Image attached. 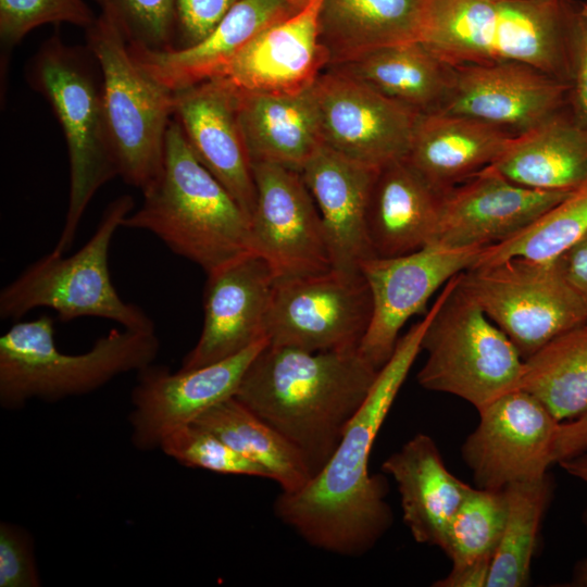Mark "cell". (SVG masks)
Here are the masks:
<instances>
[{
	"label": "cell",
	"mask_w": 587,
	"mask_h": 587,
	"mask_svg": "<svg viewBox=\"0 0 587 587\" xmlns=\"http://www.w3.org/2000/svg\"><path fill=\"white\" fill-rule=\"evenodd\" d=\"M441 304L437 298L423 320L398 339L370 394L322 470L295 492L282 491L275 515L304 541L344 555L369 552L392 524L387 483L370 473L372 449L415 359L423 336Z\"/></svg>",
	"instance_id": "6da1fadb"
},
{
	"label": "cell",
	"mask_w": 587,
	"mask_h": 587,
	"mask_svg": "<svg viewBox=\"0 0 587 587\" xmlns=\"http://www.w3.org/2000/svg\"><path fill=\"white\" fill-rule=\"evenodd\" d=\"M378 371L359 348L307 351L267 342L234 397L301 453L313 477L336 450Z\"/></svg>",
	"instance_id": "7a4b0ae2"
},
{
	"label": "cell",
	"mask_w": 587,
	"mask_h": 587,
	"mask_svg": "<svg viewBox=\"0 0 587 587\" xmlns=\"http://www.w3.org/2000/svg\"><path fill=\"white\" fill-rule=\"evenodd\" d=\"M575 0H426L420 41L451 65L520 62L569 83Z\"/></svg>",
	"instance_id": "3957f363"
},
{
	"label": "cell",
	"mask_w": 587,
	"mask_h": 587,
	"mask_svg": "<svg viewBox=\"0 0 587 587\" xmlns=\"http://www.w3.org/2000/svg\"><path fill=\"white\" fill-rule=\"evenodd\" d=\"M122 227L147 230L205 273L252 250L250 218L200 163L173 117L161 171Z\"/></svg>",
	"instance_id": "277c9868"
},
{
	"label": "cell",
	"mask_w": 587,
	"mask_h": 587,
	"mask_svg": "<svg viewBox=\"0 0 587 587\" xmlns=\"http://www.w3.org/2000/svg\"><path fill=\"white\" fill-rule=\"evenodd\" d=\"M160 342L154 332L112 329L79 354L62 353L54 342L53 320L41 315L16 321L0 338V403L23 407L91 392L114 377L152 364Z\"/></svg>",
	"instance_id": "5b68a950"
},
{
	"label": "cell",
	"mask_w": 587,
	"mask_h": 587,
	"mask_svg": "<svg viewBox=\"0 0 587 587\" xmlns=\"http://www.w3.org/2000/svg\"><path fill=\"white\" fill-rule=\"evenodd\" d=\"M29 83L51 105L65 137L70 159V199L61 235L52 250L72 246L96 192L118 175L102 86L83 52L57 35L42 43L29 66Z\"/></svg>",
	"instance_id": "8992f818"
},
{
	"label": "cell",
	"mask_w": 587,
	"mask_h": 587,
	"mask_svg": "<svg viewBox=\"0 0 587 587\" xmlns=\"http://www.w3.org/2000/svg\"><path fill=\"white\" fill-rule=\"evenodd\" d=\"M123 195L109 203L89 240L71 257L51 251L41 257L0 292V317L17 321L37 308H48L62 322L83 316L110 320L123 328L151 333L153 321L136 304L124 301L110 275L112 238L133 211Z\"/></svg>",
	"instance_id": "52a82bcc"
},
{
	"label": "cell",
	"mask_w": 587,
	"mask_h": 587,
	"mask_svg": "<svg viewBox=\"0 0 587 587\" xmlns=\"http://www.w3.org/2000/svg\"><path fill=\"white\" fill-rule=\"evenodd\" d=\"M461 274V273H460ZM459 275L422 339L427 358L419 384L471 403L477 411L519 389L524 359L505 335L460 286Z\"/></svg>",
	"instance_id": "ba28073f"
},
{
	"label": "cell",
	"mask_w": 587,
	"mask_h": 587,
	"mask_svg": "<svg viewBox=\"0 0 587 587\" xmlns=\"http://www.w3.org/2000/svg\"><path fill=\"white\" fill-rule=\"evenodd\" d=\"M86 30L87 47L101 71L102 98L118 176L145 191L159 175L174 92L133 59L115 24L100 14Z\"/></svg>",
	"instance_id": "9c48e42d"
},
{
	"label": "cell",
	"mask_w": 587,
	"mask_h": 587,
	"mask_svg": "<svg viewBox=\"0 0 587 587\" xmlns=\"http://www.w3.org/2000/svg\"><path fill=\"white\" fill-rule=\"evenodd\" d=\"M459 286L525 360L560 334L587 323V309L553 261L514 257L462 272Z\"/></svg>",
	"instance_id": "30bf717a"
},
{
	"label": "cell",
	"mask_w": 587,
	"mask_h": 587,
	"mask_svg": "<svg viewBox=\"0 0 587 587\" xmlns=\"http://www.w3.org/2000/svg\"><path fill=\"white\" fill-rule=\"evenodd\" d=\"M372 297L360 272L276 279L266 317L270 345L307 351L359 348L371 321Z\"/></svg>",
	"instance_id": "8fae6325"
},
{
	"label": "cell",
	"mask_w": 587,
	"mask_h": 587,
	"mask_svg": "<svg viewBox=\"0 0 587 587\" xmlns=\"http://www.w3.org/2000/svg\"><path fill=\"white\" fill-rule=\"evenodd\" d=\"M477 412L478 424L461 447L476 487L501 490L548 474L561 422L541 400L519 388Z\"/></svg>",
	"instance_id": "7c38bea8"
},
{
	"label": "cell",
	"mask_w": 587,
	"mask_h": 587,
	"mask_svg": "<svg viewBox=\"0 0 587 587\" xmlns=\"http://www.w3.org/2000/svg\"><path fill=\"white\" fill-rule=\"evenodd\" d=\"M312 92L324 146L375 168L407 157L419 114L335 66Z\"/></svg>",
	"instance_id": "4fadbf2b"
},
{
	"label": "cell",
	"mask_w": 587,
	"mask_h": 587,
	"mask_svg": "<svg viewBox=\"0 0 587 587\" xmlns=\"http://www.w3.org/2000/svg\"><path fill=\"white\" fill-rule=\"evenodd\" d=\"M485 248L434 242L407 254L363 261L360 271L371 291L372 316L360 353L380 370L392 355L404 324L426 309L441 286L474 266Z\"/></svg>",
	"instance_id": "5bb4252c"
},
{
	"label": "cell",
	"mask_w": 587,
	"mask_h": 587,
	"mask_svg": "<svg viewBox=\"0 0 587 587\" xmlns=\"http://www.w3.org/2000/svg\"><path fill=\"white\" fill-rule=\"evenodd\" d=\"M255 205L251 215L253 252L276 279L332 267L323 223L301 173L274 163H253Z\"/></svg>",
	"instance_id": "9a60e30c"
},
{
	"label": "cell",
	"mask_w": 587,
	"mask_h": 587,
	"mask_svg": "<svg viewBox=\"0 0 587 587\" xmlns=\"http://www.w3.org/2000/svg\"><path fill=\"white\" fill-rule=\"evenodd\" d=\"M267 342L262 340L236 355L192 370L172 373L150 364L139 371L129 415L134 445L158 448L168 434L234 397L249 364Z\"/></svg>",
	"instance_id": "2e32d148"
},
{
	"label": "cell",
	"mask_w": 587,
	"mask_h": 587,
	"mask_svg": "<svg viewBox=\"0 0 587 587\" xmlns=\"http://www.w3.org/2000/svg\"><path fill=\"white\" fill-rule=\"evenodd\" d=\"M203 324L182 369L192 370L240 353L266 338L276 277L258 253L248 252L207 273Z\"/></svg>",
	"instance_id": "e0dca14e"
},
{
	"label": "cell",
	"mask_w": 587,
	"mask_h": 587,
	"mask_svg": "<svg viewBox=\"0 0 587 587\" xmlns=\"http://www.w3.org/2000/svg\"><path fill=\"white\" fill-rule=\"evenodd\" d=\"M569 84L520 62L453 65L451 92L441 112L469 116L513 136L567 105Z\"/></svg>",
	"instance_id": "ac0fdd59"
},
{
	"label": "cell",
	"mask_w": 587,
	"mask_h": 587,
	"mask_svg": "<svg viewBox=\"0 0 587 587\" xmlns=\"http://www.w3.org/2000/svg\"><path fill=\"white\" fill-rule=\"evenodd\" d=\"M571 193L527 188L488 166L441 196L434 242L458 249L497 245Z\"/></svg>",
	"instance_id": "d6986e66"
},
{
	"label": "cell",
	"mask_w": 587,
	"mask_h": 587,
	"mask_svg": "<svg viewBox=\"0 0 587 587\" xmlns=\"http://www.w3.org/2000/svg\"><path fill=\"white\" fill-rule=\"evenodd\" d=\"M322 1L312 0L261 30L214 78L240 92L298 93L311 88L328 67L319 37Z\"/></svg>",
	"instance_id": "ffe728a7"
},
{
	"label": "cell",
	"mask_w": 587,
	"mask_h": 587,
	"mask_svg": "<svg viewBox=\"0 0 587 587\" xmlns=\"http://www.w3.org/2000/svg\"><path fill=\"white\" fill-rule=\"evenodd\" d=\"M173 117L200 163L251 220L255 185L234 88L220 78H211L175 91Z\"/></svg>",
	"instance_id": "44dd1931"
},
{
	"label": "cell",
	"mask_w": 587,
	"mask_h": 587,
	"mask_svg": "<svg viewBox=\"0 0 587 587\" xmlns=\"http://www.w3.org/2000/svg\"><path fill=\"white\" fill-rule=\"evenodd\" d=\"M377 171L322 145L300 172L319 210L333 268L360 272L361 263L375 257L366 213Z\"/></svg>",
	"instance_id": "7402d4cb"
},
{
	"label": "cell",
	"mask_w": 587,
	"mask_h": 587,
	"mask_svg": "<svg viewBox=\"0 0 587 587\" xmlns=\"http://www.w3.org/2000/svg\"><path fill=\"white\" fill-rule=\"evenodd\" d=\"M297 11L289 0H238L189 48L160 51L127 43L128 50L148 75L175 92L216 77L261 30Z\"/></svg>",
	"instance_id": "603a6c76"
},
{
	"label": "cell",
	"mask_w": 587,
	"mask_h": 587,
	"mask_svg": "<svg viewBox=\"0 0 587 587\" xmlns=\"http://www.w3.org/2000/svg\"><path fill=\"white\" fill-rule=\"evenodd\" d=\"M397 484L402 517L414 540L446 547L449 524L473 487L446 466L432 437L416 434L382 465Z\"/></svg>",
	"instance_id": "cb8c5ba5"
},
{
	"label": "cell",
	"mask_w": 587,
	"mask_h": 587,
	"mask_svg": "<svg viewBox=\"0 0 587 587\" xmlns=\"http://www.w3.org/2000/svg\"><path fill=\"white\" fill-rule=\"evenodd\" d=\"M441 196L405 159L379 167L366 213L367 236L374 255L398 257L433 243Z\"/></svg>",
	"instance_id": "d4e9b609"
},
{
	"label": "cell",
	"mask_w": 587,
	"mask_h": 587,
	"mask_svg": "<svg viewBox=\"0 0 587 587\" xmlns=\"http://www.w3.org/2000/svg\"><path fill=\"white\" fill-rule=\"evenodd\" d=\"M514 136L447 112L419 115L408 163L440 195L494 164Z\"/></svg>",
	"instance_id": "484cf974"
},
{
	"label": "cell",
	"mask_w": 587,
	"mask_h": 587,
	"mask_svg": "<svg viewBox=\"0 0 587 587\" xmlns=\"http://www.w3.org/2000/svg\"><path fill=\"white\" fill-rule=\"evenodd\" d=\"M492 166L511 182L545 191L587 187V129L567 105L514 136Z\"/></svg>",
	"instance_id": "4316f807"
},
{
	"label": "cell",
	"mask_w": 587,
	"mask_h": 587,
	"mask_svg": "<svg viewBox=\"0 0 587 587\" xmlns=\"http://www.w3.org/2000/svg\"><path fill=\"white\" fill-rule=\"evenodd\" d=\"M235 92L252 164L274 163L301 172L323 145L312 87L298 93Z\"/></svg>",
	"instance_id": "83f0119b"
},
{
	"label": "cell",
	"mask_w": 587,
	"mask_h": 587,
	"mask_svg": "<svg viewBox=\"0 0 587 587\" xmlns=\"http://www.w3.org/2000/svg\"><path fill=\"white\" fill-rule=\"evenodd\" d=\"M426 0H323L319 37L328 66L373 50L420 41Z\"/></svg>",
	"instance_id": "f1b7e54d"
},
{
	"label": "cell",
	"mask_w": 587,
	"mask_h": 587,
	"mask_svg": "<svg viewBox=\"0 0 587 587\" xmlns=\"http://www.w3.org/2000/svg\"><path fill=\"white\" fill-rule=\"evenodd\" d=\"M334 66L419 115L441 112L453 82V65L421 41L379 48Z\"/></svg>",
	"instance_id": "f546056e"
},
{
	"label": "cell",
	"mask_w": 587,
	"mask_h": 587,
	"mask_svg": "<svg viewBox=\"0 0 587 587\" xmlns=\"http://www.w3.org/2000/svg\"><path fill=\"white\" fill-rule=\"evenodd\" d=\"M193 423L263 467L284 492H295L312 478L301 453L235 397L211 407Z\"/></svg>",
	"instance_id": "4dcf8cb0"
},
{
	"label": "cell",
	"mask_w": 587,
	"mask_h": 587,
	"mask_svg": "<svg viewBox=\"0 0 587 587\" xmlns=\"http://www.w3.org/2000/svg\"><path fill=\"white\" fill-rule=\"evenodd\" d=\"M521 389L541 400L559 422L587 408V323L573 327L524 360Z\"/></svg>",
	"instance_id": "1f68e13d"
},
{
	"label": "cell",
	"mask_w": 587,
	"mask_h": 587,
	"mask_svg": "<svg viewBox=\"0 0 587 587\" xmlns=\"http://www.w3.org/2000/svg\"><path fill=\"white\" fill-rule=\"evenodd\" d=\"M504 490L508 513L487 587H523L529 583L532 560L553 483L547 474L537 480L511 484Z\"/></svg>",
	"instance_id": "d6a6232c"
},
{
	"label": "cell",
	"mask_w": 587,
	"mask_h": 587,
	"mask_svg": "<svg viewBox=\"0 0 587 587\" xmlns=\"http://www.w3.org/2000/svg\"><path fill=\"white\" fill-rule=\"evenodd\" d=\"M586 233L587 187L572 192L512 237L486 247L475 265L514 257L553 261Z\"/></svg>",
	"instance_id": "836d02e7"
},
{
	"label": "cell",
	"mask_w": 587,
	"mask_h": 587,
	"mask_svg": "<svg viewBox=\"0 0 587 587\" xmlns=\"http://www.w3.org/2000/svg\"><path fill=\"white\" fill-rule=\"evenodd\" d=\"M508 513L505 490L472 488L453 515L444 552L452 567L492 562Z\"/></svg>",
	"instance_id": "e575fe53"
},
{
	"label": "cell",
	"mask_w": 587,
	"mask_h": 587,
	"mask_svg": "<svg viewBox=\"0 0 587 587\" xmlns=\"http://www.w3.org/2000/svg\"><path fill=\"white\" fill-rule=\"evenodd\" d=\"M127 43L150 50L175 48L176 0H92Z\"/></svg>",
	"instance_id": "d590c367"
},
{
	"label": "cell",
	"mask_w": 587,
	"mask_h": 587,
	"mask_svg": "<svg viewBox=\"0 0 587 587\" xmlns=\"http://www.w3.org/2000/svg\"><path fill=\"white\" fill-rule=\"evenodd\" d=\"M179 463L221 474L247 475L270 479L267 472L245 458L211 430L190 423L168 434L160 447Z\"/></svg>",
	"instance_id": "8d00e7d4"
},
{
	"label": "cell",
	"mask_w": 587,
	"mask_h": 587,
	"mask_svg": "<svg viewBox=\"0 0 587 587\" xmlns=\"http://www.w3.org/2000/svg\"><path fill=\"white\" fill-rule=\"evenodd\" d=\"M96 18L84 0H0V38L12 47L36 27L67 23L87 29Z\"/></svg>",
	"instance_id": "74e56055"
},
{
	"label": "cell",
	"mask_w": 587,
	"mask_h": 587,
	"mask_svg": "<svg viewBox=\"0 0 587 587\" xmlns=\"http://www.w3.org/2000/svg\"><path fill=\"white\" fill-rule=\"evenodd\" d=\"M40 585L32 540L20 527L0 524V587Z\"/></svg>",
	"instance_id": "f35d334b"
},
{
	"label": "cell",
	"mask_w": 587,
	"mask_h": 587,
	"mask_svg": "<svg viewBox=\"0 0 587 587\" xmlns=\"http://www.w3.org/2000/svg\"><path fill=\"white\" fill-rule=\"evenodd\" d=\"M238 0H176L177 45L189 48L201 41Z\"/></svg>",
	"instance_id": "ab89813d"
},
{
	"label": "cell",
	"mask_w": 587,
	"mask_h": 587,
	"mask_svg": "<svg viewBox=\"0 0 587 587\" xmlns=\"http://www.w3.org/2000/svg\"><path fill=\"white\" fill-rule=\"evenodd\" d=\"M567 108L587 129V2H578L572 41Z\"/></svg>",
	"instance_id": "60d3db41"
},
{
	"label": "cell",
	"mask_w": 587,
	"mask_h": 587,
	"mask_svg": "<svg viewBox=\"0 0 587 587\" xmlns=\"http://www.w3.org/2000/svg\"><path fill=\"white\" fill-rule=\"evenodd\" d=\"M553 262L587 309V233Z\"/></svg>",
	"instance_id": "b9f144b4"
},
{
	"label": "cell",
	"mask_w": 587,
	"mask_h": 587,
	"mask_svg": "<svg viewBox=\"0 0 587 587\" xmlns=\"http://www.w3.org/2000/svg\"><path fill=\"white\" fill-rule=\"evenodd\" d=\"M586 450L587 408L575 417L560 423L553 450L554 463H559Z\"/></svg>",
	"instance_id": "7bdbcfd3"
},
{
	"label": "cell",
	"mask_w": 587,
	"mask_h": 587,
	"mask_svg": "<svg viewBox=\"0 0 587 587\" xmlns=\"http://www.w3.org/2000/svg\"><path fill=\"white\" fill-rule=\"evenodd\" d=\"M490 561L471 565L451 567L444 578L435 582V587H487L490 573Z\"/></svg>",
	"instance_id": "ee69618b"
},
{
	"label": "cell",
	"mask_w": 587,
	"mask_h": 587,
	"mask_svg": "<svg viewBox=\"0 0 587 587\" xmlns=\"http://www.w3.org/2000/svg\"><path fill=\"white\" fill-rule=\"evenodd\" d=\"M560 466L572 476L587 483V450L559 462Z\"/></svg>",
	"instance_id": "f6af8a7d"
},
{
	"label": "cell",
	"mask_w": 587,
	"mask_h": 587,
	"mask_svg": "<svg viewBox=\"0 0 587 587\" xmlns=\"http://www.w3.org/2000/svg\"><path fill=\"white\" fill-rule=\"evenodd\" d=\"M583 521L587 529V509L583 514ZM569 585L573 587H587V557L575 564Z\"/></svg>",
	"instance_id": "bcb514c9"
},
{
	"label": "cell",
	"mask_w": 587,
	"mask_h": 587,
	"mask_svg": "<svg viewBox=\"0 0 587 587\" xmlns=\"http://www.w3.org/2000/svg\"><path fill=\"white\" fill-rule=\"evenodd\" d=\"M292 5H295L297 9H302L307 4H309L312 0H289Z\"/></svg>",
	"instance_id": "7dc6e473"
}]
</instances>
